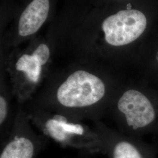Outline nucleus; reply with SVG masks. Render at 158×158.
Segmentation results:
<instances>
[{
    "label": "nucleus",
    "instance_id": "nucleus-1",
    "mask_svg": "<svg viewBox=\"0 0 158 158\" xmlns=\"http://www.w3.org/2000/svg\"><path fill=\"white\" fill-rule=\"evenodd\" d=\"M118 91L113 109L131 136L158 134V89L147 83L131 84Z\"/></svg>",
    "mask_w": 158,
    "mask_h": 158
},
{
    "label": "nucleus",
    "instance_id": "nucleus-2",
    "mask_svg": "<svg viewBox=\"0 0 158 158\" xmlns=\"http://www.w3.org/2000/svg\"><path fill=\"white\" fill-rule=\"evenodd\" d=\"M109 90V85L101 77L79 70L70 74L59 87L56 98L65 107H87L104 101Z\"/></svg>",
    "mask_w": 158,
    "mask_h": 158
},
{
    "label": "nucleus",
    "instance_id": "nucleus-3",
    "mask_svg": "<svg viewBox=\"0 0 158 158\" xmlns=\"http://www.w3.org/2000/svg\"><path fill=\"white\" fill-rule=\"evenodd\" d=\"M147 24V18L142 12L127 10L106 18L102 28L108 44L119 47L129 45L140 37Z\"/></svg>",
    "mask_w": 158,
    "mask_h": 158
},
{
    "label": "nucleus",
    "instance_id": "nucleus-4",
    "mask_svg": "<svg viewBox=\"0 0 158 158\" xmlns=\"http://www.w3.org/2000/svg\"><path fill=\"white\" fill-rule=\"evenodd\" d=\"M108 141L111 158H157L155 148L140 138L113 135Z\"/></svg>",
    "mask_w": 158,
    "mask_h": 158
},
{
    "label": "nucleus",
    "instance_id": "nucleus-5",
    "mask_svg": "<svg viewBox=\"0 0 158 158\" xmlns=\"http://www.w3.org/2000/svg\"><path fill=\"white\" fill-rule=\"evenodd\" d=\"M49 0H32L23 12L18 22V34L23 37L36 33L48 17Z\"/></svg>",
    "mask_w": 158,
    "mask_h": 158
},
{
    "label": "nucleus",
    "instance_id": "nucleus-6",
    "mask_svg": "<svg viewBox=\"0 0 158 158\" xmlns=\"http://www.w3.org/2000/svg\"><path fill=\"white\" fill-rule=\"evenodd\" d=\"M35 148L27 137H15L9 142L1 152L0 158H33Z\"/></svg>",
    "mask_w": 158,
    "mask_h": 158
},
{
    "label": "nucleus",
    "instance_id": "nucleus-7",
    "mask_svg": "<svg viewBox=\"0 0 158 158\" xmlns=\"http://www.w3.org/2000/svg\"><path fill=\"white\" fill-rule=\"evenodd\" d=\"M46 127L51 136L58 141H64L71 135L83 133V128L80 125L69 123L60 117L49 120Z\"/></svg>",
    "mask_w": 158,
    "mask_h": 158
},
{
    "label": "nucleus",
    "instance_id": "nucleus-8",
    "mask_svg": "<svg viewBox=\"0 0 158 158\" xmlns=\"http://www.w3.org/2000/svg\"><path fill=\"white\" fill-rule=\"evenodd\" d=\"M42 64L38 57L32 53L31 55L24 54L16 63L17 70L25 74L29 81L35 83L40 79Z\"/></svg>",
    "mask_w": 158,
    "mask_h": 158
},
{
    "label": "nucleus",
    "instance_id": "nucleus-9",
    "mask_svg": "<svg viewBox=\"0 0 158 158\" xmlns=\"http://www.w3.org/2000/svg\"><path fill=\"white\" fill-rule=\"evenodd\" d=\"M35 55L38 57L43 65L48 62L50 57V50L48 45L45 44H41L33 52Z\"/></svg>",
    "mask_w": 158,
    "mask_h": 158
},
{
    "label": "nucleus",
    "instance_id": "nucleus-10",
    "mask_svg": "<svg viewBox=\"0 0 158 158\" xmlns=\"http://www.w3.org/2000/svg\"><path fill=\"white\" fill-rule=\"evenodd\" d=\"M7 115V102L3 96L0 97V123L2 124L6 117Z\"/></svg>",
    "mask_w": 158,
    "mask_h": 158
},
{
    "label": "nucleus",
    "instance_id": "nucleus-11",
    "mask_svg": "<svg viewBox=\"0 0 158 158\" xmlns=\"http://www.w3.org/2000/svg\"><path fill=\"white\" fill-rule=\"evenodd\" d=\"M154 60L156 62L157 64H158V51H156V52H155V55H154ZM155 88L158 89V81L156 85H155Z\"/></svg>",
    "mask_w": 158,
    "mask_h": 158
}]
</instances>
